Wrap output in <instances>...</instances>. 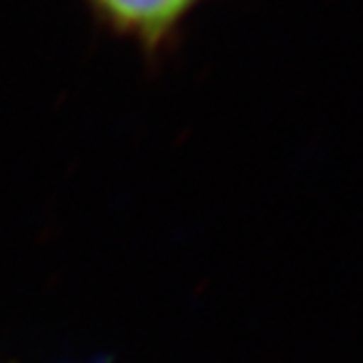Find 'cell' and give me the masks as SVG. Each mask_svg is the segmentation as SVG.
<instances>
[{
  "label": "cell",
  "mask_w": 363,
  "mask_h": 363,
  "mask_svg": "<svg viewBox=\"0 0 363 363\" xmlns=\"http://www.w3.org/2000/svg\"><path fill=\"white\" fill-rule=\"evenodd\" d=\"M206 0H86L94 20L155 55L182 31Z\"/></svg>",
  "instance_id": "6da1fadb"
}]
</instances>
